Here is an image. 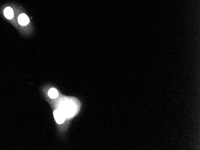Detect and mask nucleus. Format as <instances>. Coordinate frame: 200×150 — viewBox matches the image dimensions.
Listing matches in <instances>:
<instances>
[{"mask_svg": "<svg viewBox=\"0 0 200 150\" xmlns=\"http://www.w3.org/2000/svg\"><path fill=\"white\" fill-rule=\"evenodd\" d=\"M4 15L5 17L8 19H11L13 18V16H14V13H13V10H12V9L11 7H7V8L4 10Z\"/></svg>", "mask_w": 200, "mask_h": 150, "instance_id": "20e7f679", "label": "nucleus"}, {"mask_svg": "<svg viewBox=\"0 0 200 150\" xmlns=\"http://www.w3.org/2000/svg\"><path fill=\"white\" fill-rule=\"evenodd\" d=\"M48 95L52 99H55L56 97H58L59 94L57 90L55 88H52L50 89L49 92H48Z\"/></svg>", "mask_w": 200, "mask_h": 150, "instance_id": "39448f33", "label": "nucleus"}, {"mask_svg": "<svg viewBox=\"0 0 200 150\" xmlns=\"http://www.w3.org/2000/svg\"><path fill=\"white\" fill-rule=\"evenodd\" d=\"M53 116L57 123L61 124H63L65 120V116L63 112L60 109H55L53 112Z\"/></svg>", "mask_w": 200, "mask_h": 150, "instance_id": "f03ea898", "label": "nucleus"}, {"mask_svg": "<svg viewBox=\"0 0 200 150\" xmlns=\"http://www.w3.org/2000/svg\"><path fill=\"white\" fill-rule=\"evenodd\" d=\"M65 117L70 118L77 112V105L71 100H64L59 105V109Z\"/></svg>", "mask_w": 200, "mask_h": 150, "instance_id": "f257e3e1", "label": "nucleus"}, {"mask_svg": "<svg viewBox=\"0 0 200 150\" xmlns=\"http://www.w3.org/2000/svg\"><path fill=\"white\" fill-rule=\"evenodd\" d=\"M18 22L20 25L22 26H25L29 24V19L26 14H21L19 16Z\"/></svg>", "mask_w": 200, "mask_h": 150, "instance_id": "7ed1b4c3", "label": "nucleus"}]
</instances>
